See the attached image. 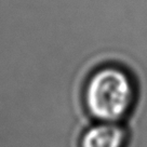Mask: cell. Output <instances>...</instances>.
Returning <instances> with one entry per match:
<instances>
[{"mask_svg": "<svg viewBox=\"0 0 147 147\" xmlns=\"http://www.w3.org/2000/svg\"><path fill=\"white\" fill-rule=\"evenodd\" d=\"M125 131L114 122H100L92 125L81 138V147H122Z\"/></svg>", "mask_w": 147, "mask_h": 147, "instance_id": "2", "label": "cell"}, {"mask_svg": "<svg viewBox=\"0 0 147 147\" xmlns=\"http://www.w3.org/2000/svg\"><path fill=\"white\" fill-rule=\"evenodd\" d=\"M134 100V87L123 69L108 66L89 78L84 101L89 114L101 122H117L127 115Z\"/></svg>", "mask_w": 147, "mask_h": 147, "instance_id": "1", "label": "cell"}]
</instances>
